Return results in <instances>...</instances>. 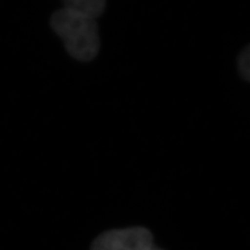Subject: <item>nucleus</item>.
I'll use <instances>...</instances> for the list:
<instances>
[{"label": "nucleus", "mask_w": 250, "mask_h": 250, "mask_svg": "<svg viewBox=\"0 0 250 250\" xmlns=\"http://www.w3.org/2000/svg\"><path fill=\"white\" fill-rule=\"evenodd\" d=\"M50 26L74 59L89 62L98 56L101 40L95 19L62 7L51 15Z\"/></svg>", "instance_id": "1"}, {"label": "nucleus", "mask_w": 250, "mask_h": 250, "mask_svg": "<svg viewBox=\"0 0 250 250\" xmlns=\"http://www.w3.org/2000/svg\"><path fill=\"white\" fill-rule=\"evenodd\" d=\"M153 235L145 227H129L102 233L94 240L92 250H149Z\"/></svg>", "instance_id": "2"}, {"label": "nucleus", "mask_w": 250, "mask_h": 250, "mask_svg": "<svg viewBox=\"0 0 250 250\" xmlns=\"http://www.w3.org/2000/svg\"><path fill=\"white\" fill-rule=\"evenodd\" d=\"M107 0H62V7L96 19L103 13Z\"/></svg>", "instance_id": "3"}, {"label": "nucleus", "mask_w": 250, "mask_h": 250, "mask_svg": "<svg viewBox=\"0 0 250 250\" xmlns=\"http://www.w3.org/2000/svg\"><path fill=\"white\" fill-rule=\"evenodd\" d=\"M237 68L243 79L250 81V44L247 45L239 55Z\"/></svg>", "instance_id": "4"}, {"label": "nucleus", "mask_w": 250, "mask_h": 250, "mask_svg": "<svg viewBox=\"0 0 250 250\" xmlns=\"http://www.w3.org/2000/svg\"><path fill=\"white\" fill-rule=\"evenodd\" d=\"M149 250H164V249H161V248H158V247H155V246H153L151 249Z\"/></svg>", "instance_id": "5"}]
</instances>
